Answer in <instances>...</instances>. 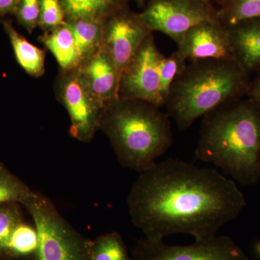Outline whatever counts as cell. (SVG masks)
<instances>
[{
    "instance_id": "6da1fadb",
    "label": "cell",
    "mask_w": 260,
    "mask_h": 260,
    "mask_svg": "<svg viewBox=\"0 0 260 260\" xmlns=\"http://www.w3.org/2000/svg\"><path fill=\"white\" fill-rule=\"evenodd\" d=\"M126 204L147 240L160 242L184 234L204 242L237 218L246 201L235 181L216 169L169 158L140 173Z\"/></svg>"
},
{
    "instance_id": "7a4b0ae2",
    "label": "cell",
    "mask_w": 260,
    "mask_h": 260,
    "mask_svg": "<svg viewBox=\"0 0 260 260\" xmlns=\"http://www.w3.org/2000/svg\"><path fill=\"white\" fill-rule=\"evenodd\" d=\"M195 159L213 164L244 186L259 181L260 110L249 99L203 116Z\"/></svg>"
},
{
    "instance_id": "3957f363",
    "label": "cell",
    "mask_w": 260,
    "mask_h": 260,
    "mask_svg": "<svg viewBox=\"0 0 260 260\" xmlns=\"http://www.w3.org/2000/svg\"><path fill=\"white\" fill-rule=\"evenodd\" d=\"M100 129L119 164L141 173L153 167L173 143L170 117L151 103L116 99L104 105Z\"/></svg>"
},
{
    "instance_id": "277c9868",
    "label": "cell",
    "mask_w": 260,
    "mask_h": 260,
    "mask_svg": "<svg viewBox=\"0 0 260 260\" xmlns=\"http://www.w3.org/2000/svg\"><path fill=\"white\" fill-rule=\"evenodd\" d=\"M249 75L235 60L190 61L172 88L165 107L179 129L247 92Z\"/></svg>"
},
{
    "instance_id": "5b68a950",
    "label": "cell",
    "mask_w": 260,
    "mask_h": 260,
    "mask_svg": "<svg viewBox=\"0 0 260 260\" xmlns=\"http://www.w3.org/2000/svg\"><path fill=\"white\" fill-rule=\"evenodd\" d=\"M39 236L36 260H89L91 242L82 237L42 193L25 205Z\"/></svg>"
},
{
    "instance_id": "8992f818",
    "label": "cell",
    "mask_w": 260,
    "mask_h": 260,
    "mask_svg": "<svg viewBox=\"0 0 260 260\" xmlns=\"http://www.w3.org/2000/svg\"><path fill=\"white\" fill-rule=\"evenodd\" d=\"M55 91L69 115L71 136L82 143L91 141L100 129L104 104L90 91L77 70H59Z\"/></svg>"
},
{
    "instance_id": "52a82bcc",
    "label": "cell",
    "mask_w": 260,
    "mask_h": 260,
    "mask_svg": "<svg viewBox=\"0 0 260 260\" xmlns=\"http://www.w3.org/2000/svg\"><path fill=\"white\" fill-rule=\"evenodd\" d=\"M139 15L152 31L162 32L177 44L195 25L219 20L218 8L205 0H150Z\"/></svg>"
},
{
    "instance_id": "ba28073f",
    "label": "cell",
    "mask_w": 260,
    "mask_h": 260,
    "mask_svg": "<svg viewBox=\"0 0 260 260\" xmlns=\"http://www.w3.org/2000/svg\"><path fill=\"white\" fill-rule=\"evenodd\" d=\"M164 57L150 34L121 73L119 99L144 101L164 107L160 88V64Z\"/></svg>"
},
{
    "instance_id": "9c48e42d",
    "label": "cell",
    "mask_w": 260,
    "mask_h": 260,
    "mask_svg": "<svg viewBox=\"0 0 260 260\" xmlns=\"http://www.w3.org/2000/svg\"><path fill=\"white\" fill-rule=\"evenodd\" d=\"M131 260H249L232 238L215 236L191 245L170 246L145 239L138 244Z\"/></svg>"
},
{
    "instance_id": "30bf717a",
    "label": "cell",
    "mask_w": 260,
    "mask_h": 260,
    "mask_svg": "<svg viewBox=\"0 0 260 260\" xmlns=\"http://www.w3.org/2000/svg\"><path fill=\"white\" fill-rule=\"evenodd\" d=\"M153 32L139 13H133L127 8L104 20L102 47L110 56L120 78L145 39Z\"/></svg>"
},
{
    "instance_id": "8fae6325",
    "label": "cell",
    "mask_w": 260,
    "mask_h": 260,
    "mask_svg": "<svg viewBox=\"0 0 260 260\" xmlns=\"http://www.w3.org/2000/svg\"><path fill=\"white\" fill-rule=\"evenodd\" d=\"M177 46V52L186 61L234 60L229 29L219 20H208L192 27Z\"/></svg>"
},
{
    "instance_id": "7c38bea8",
    "label": "cell",
    "mask_w": 260,
    "mask_h": 260,
    "mask_svg": "<svg viewBox=\"0 0 260 260\" xmlns=\"http://www.w3.org/2000/svg\"><path fill=\"white\" fill-rule=\"evenodd\" d=\"M76 70L90 91L104 105L119 99L120 75L104 48H99Z\"/></svg>"
},
{
    "instance_id": "4fadbf2b",
    "label": "cell",
    "mask_w": 260,
    "mask_h": 260,
    "mask_svg": "<svg viewBox=\"0 0 260 260\" xmlns=\"http://www.w3.org/2000/svg\"><path fill=\"white\" fill-rule=\"evenodd\" d=\"M234 60L247 73L260 70V18L229 28Z\"/></svg>"
},
{
    "instance_id": "5bb4252c",
    "label": "cell",
    "mask_w": 260,
    "mask_h": 260,
    "mask_svg": "<svg viewBox=\"0 0 260 260\" xmlns=\"http://www.w3.org/2000/svg\"><path fill=\"white\" fill-rule=\"evenodd\" d=\"M39 41L50 51L61 70H76L80 64L74 35L68 23L44 32Z\"/></svg>"
},
{
    "instance_id": "9a60e30c",
    "label": "cell",
    "mask_w": 260,
    "mask_h": 260,
    "mask_svg": "<svg viewBox=\"0 0 260 260\" xmlns=\"http://www.w3.org/2000/svg\"><path fill=\"white\" fill-rule=\"evenodd\" d=\"M66 22L78 19L104 21L127 8V0H59Z\"/></svg>"
},
{
    "instance_id": "2e32d148",
    "label": "cell",
    "mask_w": 260,
    "mask_h": 260,
    "mask_svg": "<svg viewBox=\"0 0 260 260\" xmlns=\"http://www.w3.org/2000/svg\"><path fill=\"white\" fill-rule=\"evenodd\" d=\"M4 30L9 38L15 58L25 73L36 78L45 73V52L28 42L19 34L9 20L3 22Z\"/></svg>"
},
{
    "instance_id": "e0dca14e",
    "label": "cell",
    "mask_w": 260,
    "mask_h": 260,
    "mask_svg": "<svg viewBox=\"0 0 260 260\" xmlns=\"http://www.w3.org/2000/svg\"><path fill=\"white\" fill-rule=\"evenodd\" d=\"M66 23L74 35L81 64L102 47L104 21L78 19Z\"/></svg>"
},
{
    "instance_id": "ac0fdd59",
    "label": "cell",
    "mask_w": 260,
    "mask_h": 260,
    "mask_svg": "<svg viewBox=\"0 0 260 260\" xmlns=\"http://www.w3.org/2000/svg\"><path fill=\"white\" fill-rule=\"evenodd\" d=\"M219 7V20L227 28L260 18V0H223Z\"/></svg>"
},
{
    "instance_id": "d6986e66",
    "label": "cell",
    "mask_w": 260,
    "mask_h": 260,
    "mask_svg": "<svg viewBox=\"0 0 260 260\" xmlns=\"http://www.w3.org/2000/svg\"><path fill=\"white\" fill-rule=\"evenodd\" d=\"M37 194V191L0 164V205L16 203L25 206Z\"/></svg>"
},
{
    "instance_id": "ffe728a7",
    "label": "cell",
    "mask_w": 260,
    "mask_h": 260,
    "mask_svg": "<svg viewBox=\"0 0 260 260\" xmlns=\"http://www.w3.org/2000/svg\"><path fill=\"white\" fill-rule=\"evenodd\" d=\"M89 260H131L122 238L116 232L100 236L90 246Z\"/></svg>"
},
{
    "instance_id": "44dd1931",
    "label": "cell",
    "mask_w": 260,
    "mask_h": 260,
    "mask_svg": "<svg viewBox=\"0 0 260 260\" xmlns=\"http://www.w3.org/2000/svg\"><path fill=\"white\" fill-rule=\"evenodd\" d=\"M38 246L39 236L35 226H30L22 221L12 234L8 251L15 255H28L36 253Z\"/></svg>"
},
{
    "instance_id": "7402d4cb",
    "label": "cell",
    "mask_w": 260,
    "mask_h": 260,
    "mask_svg": "<svg viewBox=\"0 0 260 260\" xmlns=\"http://www.w3.org/2000/svg\"><path fill=\"white\" fill-rule=\"evenodd\" d=\"M186 64V59L177 51L170 56H164L162 58L160 64V88L164 103L167 101L173 83L185 69Z\"/></svg>"
},
{
    "instance_id": "603a6c76",
    "label": "cell",
    "mask_w": 260,
    "mask_h": 260,
    "mask_svg": "<svg viewBox=\"0 0 260 260\" xmlns=\"http://www.w3.org/2000/svg\"><path fill=\"white\" fill-rule=\"evenodd\" d=\"M22 221L23 219L18 203L0 205V251H8L12 234Z\"/></svg>"
},
{
    "instance_id": "cb8c5ba5",
    "label": "cell",
    "mask_w": 260,
    "mask_h": 260,
    "mask_svg": "<svg viewBox=\"0 0 260 260\" xmlns=\"http://www.w3.org/2000/svg\"><path fill=\"white\" fill-rule=\"evenodd\" d=\"M66 23L64 10L59 0H40L39 25L44 32Z\"/></svg>"
},
{
    "instance_id": "d4e9b609",
    "label": "cell",
    "mask_w": 260,
    "mask_h": 260,
    "mask_svg": "<svg viewBox=\"0 0 260 260\" xmlns=\"http://www.w3.org/2000/svg\"><path fill=\"white\" fill-rule=\"evenodd\" d=\"M15 15L18 23L31 34L39 25L40 0H20Z\"/></svg>"
},
{
    "instance_id": "484cf974",
    "label": "cell",
    "mask_w": 260,
    "mask_h": 260,
    "mask_svg": "<svg viewBox=\"0 0 260 260\" xmlns=\"http://www.w3.org/2000/svg\"><path fill=\"white\" fill-rule=\"evenodd\" d=\"M257 73L255 79L249 82L246 94L249 100L260 110V70Z\"/></svg>"
},
{
    "instance_id": "4316f807",
    "label": "cell",
    "mask_w": 260,
    "mask_h": 260,
    "mask_svg": "<svg viewBox=\"0 0 260 260\" xmlns=\"http://www.w3.org/2000/svg\"><path fill=\"white\" fill-rule=\"evenodd\" d=\"M20 0H0V16L15 14Z\"/></svg>"
},
{
    "instance_id": "83f0119b",
    "label": "cell",
    "mask_w": 260,
    "mask_h": 260,
    "mask_svg": "<svg viewBox=\"0 0 260 260\" xmlns=\"http://www.w3.org/2000/svg\"><path fill=\"white\" fill-rule=\"evenodd\" d=\"M223 1V0H212V3H216V4L218 5V6H220V5L222 4Z\"/></svg>"
},
{
    "instance_id": "f1b7e54d",
    "label": "cell",
    "mask_w": 260,
    "mask_h": 260,
    "mask_svg": "<svg viewBox=\"0 0 260 260\" xmlns=\"http://www.w3.org/2000/svg\"><path fill=\"white\" fill-rule=\"evenodd\" d=\"M134 1L136 2L137 3H138V5H143V3H144V2L145 0H134Z\"/></svg>"
},
{
    "instance_id": "f546056e",
    "label": "cell",
    "mask_w": 260,
    "mask_h": 260,
    "mask_svg": "<svg viewBox=\"0 0 260 260\" xmlns=\"http://www.w3.org/2000/svg\"><path fill=\"white\" fill-rule=\"evenodd\" d=\"M259 181L260 182V167H259Z\"/></svg>"
},
{
    "instance_id": "4dcf8cb0",
    "label": "cell",
    "mask_w": 260,
    "mask_h": 260,
    "mask_svg": "<svg viewBox=\"0 0 260 260\" xmlns=\"http://www.w3.org/2000/svg\"><path fill=\"white\" fill-rule=\"evenodd\" d=\"M205 1L210 2V3H212V0H205Z\"/></svg>"
}]
</instances>
